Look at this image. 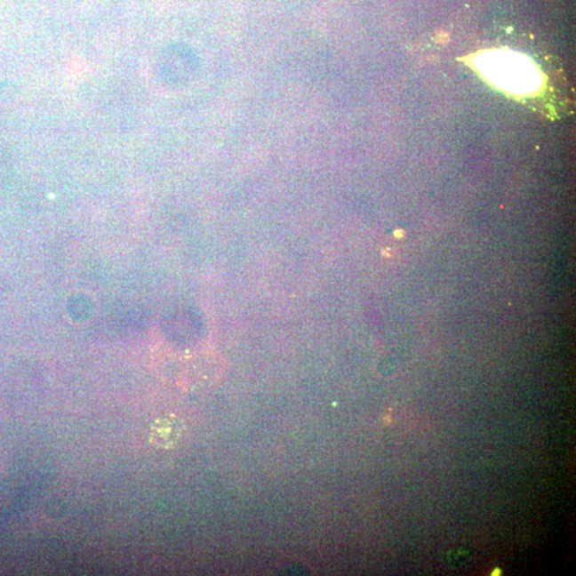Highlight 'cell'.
Instances as JSON below:
<instances>
[{"label": "cell", "mask_w": 576, "mask_h": 576, "mask_svg": "<svg viewBox=\"0 0 576 576\" xmlns=\"http://www.w3.org/2000/svg\"><path fill=\"white\" fill-rule=\"evenodd\" d=\"M183 435V423L174 415H164L154 421L151 442L157 447L169 450L178 446Z\"/></svg>", "instance_id": "7a4b0ae2"}, {"label": "cell", "mask_w": 576, "mask_h": 576, "mask_svg": "<svg viewBox=\"0 0 576 576\" xmlns=\"http://www.w3.org/2000/svg\"><path fill=\"white\" fill-rule=\"evenodd\" d=\"M484 69L494 83L516 92H528L537 87L539 78L530 63L508 53H493L484 58Z\"/></svg>", "instance_id": "6da1fadb"}]
</instances>
